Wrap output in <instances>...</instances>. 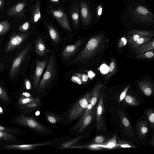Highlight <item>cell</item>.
Listing matches in <instances>:
<instances>
[{
    "label": "cell",
    "mask_w": 154,
    "mask_h": 154,
    "mask_svg": "<svg viewBox=\"0 0 154 154\" xmlns=\"http://www.w3.org/2000/svg\"><path fill=\"white\" fill-rule=\"evenodd\" d=\"M46 63V60L43 61L37 60L33 77L34 85L35 88L38 85L42 73Z\"/></svg>",
    "instance_id": "obj_11"
},
{
    "label": "cell",
    "mask_w": 154,
    "mask_h": 154,
    "mask_svg": "<svg viewBox=\"0 0 154 154\" xmlns=\"http://www.w3.org/2000/svg\"><path fill=\"white\" fill-rule=\"evenodd\" d=\"M11 26V23L8 21L4 20L0 22V35L7 32Z\"/></svg>",
    "instance_id": "obj_27"
},
{
    "label": "cell",
    "mask_w": 154,
    "mask_h": 154,
    "mask_svg": "<svg viewBox=\"0 0 154 154\" xmlns=\"http://www.w3.org/2000/svg\"><path fill=\"white\" fill-rule=\"evenodd\" d=\"M71 80L73 82L79 85H81L82 83L81 80L75 75L72 76Z\"/></svg>",
    "instance_id": "obj_44"
},
{
    "label": "cell",
    "mask_w": 154,
    "mask_h": 154,
    "mask_svg": "<svg viewBox=\"0 0 154 154\" xmlns=\"http://www.w3.org/2000/svg\"><path fill=\"white\" fill-rule=\"evenodd\" d=\"M144 53L138 54L136 57L140 59H149L153 57L154 56L153 49Z\"/></svg>",
    "instance_id": "obj_29"
},
{
    "label": "cell",
    "mask_w": 154,
    "mask_h": 154,
    "mask_svg": "<svg viewBox=\"0 0 154 154\" xmlns=\"http://www.w3.org/2000/svg\"><path fill=\"white\" fill-rule=\"evenodd\" d=\"M104 141L103 138L100 136H98L96 137L94 139L95 142L97 143H102Z\"/></svg>",
    "instance_id": "obj_45"
},
{
    "label": "cell",
    "mask_w": 154,
    "mask_h": 154,
    "mask_svg": "<svg viewBox=\"0 0 154 154\" xmlns=\"http://www.w3.org/2000/svg\"><path fill=\"white\" fill-rule=\"evenodd\" d=\"M3 112V111L2 108L0 106V114H2Z\"/></svg>",
    "instance_id": "obj_53"
},
{
    "label": "cell",
    "mask_w": 154,
    "mask_h": 154,
    "mask_svg": "<svg viewBox=\"0 0 154 154\" xmlns=\"http://www.w3.org/2000/svg\"><path fill=\"white\" fill-rule=\"evenodd\" d=\"M26 5L25 1L18 2L9 9L6 14L14 17H20L25 12L24 9Z\"/></svg>",
    "instance_id": "obj_10"
},
{
    "label": "cell",
    "mask_w": 154,
    "mask_h": 154,
    "mask_svg": "<svg viewBox=\"0 0 154 154\" xmlns=\"http://www.w3.org/2000/svg\"><path fill=\"white\" fill-rule=\"evenodd\" d=\"M80 13L83 23L85 25L89 24L91 20V14L88 6L84 2L80 3Z\"/></svg>",
    "instance_id": "obj_14"
},
{
    "label": "cell",
    "mask_w": 154,
    "mask_h": 154,
    "mask_svg": "<svg viewBox=\"0 0 154 154\" xmlns=\"http://www.w3.org/2000/svg\"><path fill=\"white\" fill-rule=\"evenodd\" d=\"M1 140L0 139V143L1 142Z\"/></svg>",
    "instance_id": "obj_54"
},
{
    "label": "cell",
    "mask_w": 154,
    "mask_h": 154,
    "mask_svg": "<svg viewBox=\"0 0 154 154\" xmlns=\"http://www.w3.org/2000/svg\"><path fill=\"white\" fill-rule=\"evenodd\" d=\"M95 115V110L93 109L83 119L78 132H81L90 124Z\"/></svg>",
    "instance_id": "obj_18"
},
{
    "label": "cell",
    "mask_w": 154,
    "mask_h": 154,
    "mask_svg": "<svg viewBox=\"0 0 154 154\" xmlns=\"http://www.w3.org/2000/svg\"><path fill=\"white\" fill-rule=\"evenodd\" d=\"M49 34L52 40L55 43H57L60 40V37L57 30L50 25H47Z\"/></svg>",
    "instance_id": "obj_22"
},
{
    "label": "cell",
    "mask_w": 154,
    "mask_h": 154,
    "mask_svg": "<svg viewBox=\"0 0 154 154\" xmlns=\"http://www.w3.org/2000/svg\"><path fill=\"white\" fill-rule=\"evenodd\" d=\"M82 43V41L79 40L73 45H68L66 46L62 53L63 58L67 59L70 58L76 52Z\"/></svg>",
    "instance_id": "obj_13"
},
{
    "label": "cell",
    "mask_w": 154,
    "mask_h": 154,
    "mask_svg": "<svg viewBox=\"0 0 154 154\" xmlns=\"http://www.w3.org/2000/svg\"><path fill=\"white\" fill-rule=\"evenodd\" d=\"M0 99L6 102H8L9 100L7 94L0 85Z\"/></svg>",
    "instance_id": "obj_35"
},
{
    "label": "cell",
    "mask_w": 154,
    "mask_h": 154,
    "mask_svg": "<svg viewBox=\"0 0 154 154\" xmlns=\"http://www.w3.org/2000/svg\"><path fill=\"white\" fill-rule=\"evenodd\" d=\"M55 72L54 59V56L51 55L49 59L46 70L37 86L39 90L44 89L49 84L53 79Z\"/></svg>",
    "instance_id": "obj_3"
},
{
    "label": "cell",
    "mask_w": 154,
    "mask_h": 154,
    "mask_svg": "<svg viewBox=\"0 0 154 154\" xmlns=\"http://www.w3.org/2000/svg\"><path fill=\"white\" fill-rule=\"evenodd\" d=\"M104 38L103 34L96 35L91 38L85 47L80 52L73 61L76 63L91 57L96 53Z\"/></svg>",
    "instance_id": "obj_1"
},
{
    "label": "cell",
    "mask_w": 154,
    "mask_h": 154,
    "mask_svg": "<svg viewBox=\"0 0 154 154\" xmlns=\"http://www.w3.org/2000/svg\"><path fill=\"white\" fill-rule=\"evenodd\" d=\"M35 51L37 54L40 56H43L45 53L46 46L40 37H38L36 39Z\"/></svg>",
    "instance_id": "obj_17"
},
{
    "label": "cell",
    "mask_w": 154,
    "mask_h": 154,
    "mask_svg": "<svg viewBox=\"0 0 154 154\" xmlns=\"http://www.w3.org/2000/svg\"><path fill=\"white\" fill-rule=\"evenodd\" d=\"M138 84L141 90L146 96H150L152 92V85L150 82L145 81H139Z\"/></svg>",
    "instance_id": "obj_16"
},
{
    "label": "cell",
    "mask_w": 154,
    "mask_h": 154,
    "mask_svg": "<svg viewBox=\"0 0 154 154\" xmlns=\"http://www.w3.org/2000/svg\"><path fill=\"white\" fill-rule=\"evenodd\" d=\"M150 41V37L143 36L139 38L136 42L132 44L131 45L133 48H137L141 45L149 42Z\"/></svg>",
    "instance_id": "obj_23"
},
{
    "label": "cell",
    "mask_w": 154,
    "mask_h": 154,
    "mask_svg": "<svg viewBox=\"0 0 154 154\" xmlns=\"http://www.w3.org/2000/svg\"><path fill=\"white\" fill-rule=\"evenodd\" d=\"M116 66L115 59H113L110 63L108 70V73L105 77V79L106 80L113 75L116 71Z\"/></svg>",
    "instance_id": "obj_26"
},
{
    "label": "cell",
    "mask_w": 154,
    "mask_h": 154,
    "mask_svg": "<svg viewBox=\"0 0 154 154\" xmlns=\"http://www.w3.org/2000/svg\"><path fill=\"white\" fill-rule=\"evenodd\" d=\"M99 97L96 111L97 128V130L98 131L104 129L105 126L104 120V108L103 104V94H101Z\"/></svg>",
    "instance_id": "obj_7"
},
{
    "label": "cell",
    "mask_w": 154,
    "mask_h": 154,
    "mask_svg": "<svg viewBox=\"0 0 154 154\" xmlns=\"http://www.w3.org/2000/svg\"><path fill=\"white\" fill-rule=\"evenodd\" d=\"M129 87L130 85L126 87L125 88V89L121 94L119 100V102H121L125 98L127 92L129 88Z\"/></svg>",
    "instance_id": "obj_42"
},
{
    "label": "cell",
    "mask_w": 154,
    "mask_h": 154,
    "mask_svg": "<svg viewBox=\"0 0 154 154\" xmlns=\"http://www.w3.org/2000/svg\"><path fill=\"white\" fill-rule=\"evenodd\" d=\"M136 18L143 23L150 25L154 23V17L152 13L145 7L141 6H137L132 11Z\"/></svg>",
    "instance_id": "obj_5"
},
{
    "label": "cell",
    "mask_w": 154,
    "mask_h": 154,
    "mask_svg": "<svg viewBox=\"0 0 154 154\" xmlns=\"http://www.w3.org/2000/svg\"><path fill=\"white\" fill-rule=\"evenodd\" d=\"M46 116L48 121L51 124H54L59 121L58 118L53 114H47Z\"/></svg>",
    "instance_id": "obj_37"
},
{
    "label": "cell",
    "mask_w": 154,
    "mask_h": 154,
    "mask_svg": "<svg viewBox=\"0 0 154 154\" xmlns=\"http://www.w3.org/2000/svg\"><path fill=\"white\" fill-rule=\"evenodd\" d=\"M124 98L125 102L130 105L136 106L139 104L136 99L131 95H126Z\"/></svg>",
    "instance_id": "obj_32"
},
{
    "label": "cell",
    "mask_w": 154,
    "mask_h": 154,
    "mask_svg": "<svg viewBox=\"0 0 154 154\" xmlns=\"http://www.w3.org/2000/svg\"><path fill=\"white\" fill-rule=\"evenodd\" d=\"M92 95L89 92L79 100L69 111L68 119L70 122L76 119L87 107Z\"/></svg>",
    "instance_id": "obj_2"
},
{
    "label": "cell",
    "mask_w": 154,
    "mask_h": 154,
    "mask_svg": "<svg viewBox=\"0 0 154 154\" xmlns=\"http://www.w3.org/2000/svg\"><path fill=\"white\" fill-rule=\"evenodd\" d=\"M49 143L48 142H45L32 144L7 145L3 146L5 148L7 149L27 150L31 149L37 146L47 145Z\"/></svg>",
    "instance_id": "obj_12"
},
{
    "label": "cell",
    "mask_w": 154,
    "mask_h": 154,
    "mask_svg": "<svg viewBox=\"0 0 154 154\" xmlns=\"http://www.w3.org/2000/svg\"><path fill=\"white\" fill-rule=\"evenodd\" d=\"M129 35L137 34L138 35L144 36H149L151 37L153 36L154 33L152 32L144 30L134 29L131 30L128 32Z\"/></svg>",
    "instance_id": "obj_24"
},
{
    "label": "cell",
    "mask_w": 154,
    "mask_h": 154,
    "mask_svg": "<svg viewBox=\"0 0 154 154\" xmlns=\"http://www.w3.org/2000/svg\"><path fill=\"white\" fill-rule=\"evenodd\" d=\"M21 96L23 97H32L30 93L26 92H24L21 94Z\"/></svg>",
    "instance_id": "obj_47"
},
{
    "label": "cell",
    "mask_w": 154,
    "mask_h": 154,
    "mask_svg": "<svg viewBox=\"0 0 154 154\" xmlns=\"http://www.w3.org/2000/svg\"><path fill=\"white\" fill-rule=\"evenodd\" d=\"M101 71L104 73L107 72H108L107 71L109 70V69H108V67L107 66L105 65H103L102 66L101 68Z\"/></svg>",
    "instance_id": "obj_49"
},
{
    "label": "cell",
    "mask_w": 154,
    "mask_h": 154,
    "mask_svg": "<svg viewBox=\"0 0 154 154\" xmlns=\"http://www.w3.org/2000/svg\"><path fill=\"white\" fill-rule=\"evenodd\" d=\"M40 101L39 98L37 97L35 98V100L33 102L26 105H23L20 106V108L22 109L35 108L38 106Z\"/></svg>",
    "instance_id": "obj_28"
},
{
    "label": "cell",
    "mask_w": 154,
    "mask_h": 154,
    "mask_svg": "<svg viewBox=\"0 0 154 154\" xmlns=\"http://www.w3.org/2000/svg\"><path fill=\"white\" fill-rule=\"evenodd\" d=\"M88 75L89 77L90 78L93 77L94 75V73L91 71L89 72Z\"/></svg>",
    "instance_id": "obj_51"
},
{
    "label": "cell",
    "mask_w": 154,
    "mask_h": 154,
    "mask_svg": "<svg viewBox=\"0 0 154 154\" xmlns=\"http://www.w3.org/2000/svg\"><path fill=\"white\" fill-rule=\"evenodd\" d=\"M83 137L82 136H79L72 140L63 143L61 145L60 147L62 148H69L81 139Z\"/></svg>",
    "instance_id": "obj_31"
},
{
    "label": "cell",
    "mask_w": 154,
    "mask_h": 154,
    "mask_svg": "<svg viewBox=\"0 0 154 154\" xmlns=\"http://www.w3.org/2000/svg\"><path fill=\"white\" fill-rule=\"evenodd\" d=\"M71 18L74 26L75 28H77L79 25V20L78 10H75L72 13L71 15Z\"/></svg>",
    "instance_id": "obj_30"
},
{
    "label": "cell",
    "mask_w": 154,
    "mask_h": 154,
    "mask_svg": "<svg viewBox=\"0 0 154 154\" xmlns=\"http://www.w3.org/2000/svg\"><path fill=\"white\" fill-rule=\"evenodd\" d=\"M0 139L8 142L16 140V137L12 134L7 132L1 131H0Z\"/></svg>",
    "instance_id": "obj_25"
},
{
    "label": "cell",
    "mask_w": 154,
    "mask_h": 154,
    "mask_svg": "<svg viewBox=\"0 0 154 154\" xmlns=\"http://www.w3.org/2000/svg\"><path fill=\"white\" fill-rule=\"evenodd\" d=\"M51 11L54 17L62 26L68 31L71 30L67 16L60 8H59L57 10L52 9Z\"/></svg>",
    "instance_id": "obj_8"
},
{
    "label": "cell",
    "mask_w": 154,
    "mask_h": 154,
    "mask_svg": "<svg viewBox=\"0 0 154 154\" xmlns=\"http://www.w3.org/2000/svg\"><path fill=\"white\" fill-rule=\"evenodd\" d=\"M51 2L54 3H58L59 2V0H49Z\"/></svg>",
    "instance_id": "obj_52"
},
{
    "label": "cell",
    "mask_w": 154,
    "mask_h": 154,
    "mask_svg": "<svg viewBox=\"0 0 154 154\" xmlns=\"http://www.w3.org/2000/svg\"><path fill=\"white\" fill-rule=\"evenodd\" d=\"M127 40L126 38L123 37L119 40L118 44V47L121 48L125 45L127 43Z\"/></svg>",
    "instance_id": "obj_41"
},
{
    "label": "cell",
    "mask_w": 154,
    "mask_h": 154,
    "mask_svg": "<svg viewBox=\"0 0 154 154\" xmlns=\"http://www.w3.org/2000/svg\"><path fill=\"white\" fill-rule=\"evenodd\" d=\"M4 4L5 2L3 0H0V9L3 8Z\"/></svg>",
    "instance_id": "obj_50"
},
{
    "label": "cell",
    "mask_w": 154,
    "mask_h": 154,
    "mask_svg": "<svg viewBox=\"0 0 154 154\" xmlns=\"http://www.w3.org/2000/svg\"><path fill=\"white\" fill-rule=\"evenodd\" d=\"M147 116L150 122L152 125L154 123V113L153 111H150L147 112Z\"/></svg>",
    "instance_id": "obj_40"
},
{
    "label": "cell",
    "mask_w": 154,
    "mask_h": 154,
    "mask_svg": "<svg viewBox=\"0 0 154 154\" xmlns=\"http://www.w3.org/2000/svg\"><path fill=\"white\" fill-rule=\"evenodd\" d=\"M32 19L34 23H35L41 19L40 3L38 2L35 5L32 12Z\"/></svg>",
    "instance_id": "obj_21"
},
{
    "label": "cell",
    "mask_w": 154,
    "mask_h": 154,
    "mask_svg": "<svg viewBox=\"0 0 154 154\" xmlns=\"http://www.w3.org/2000/svg\"><path fill=\"white\" fill-rule=\"evenodd\" d=\"M122 121L123 125L126 128L129 127L130 126V122L128 119L124 116H122Z\"/></svg>",
    "instance_id": "obj_43"
},
{
    "label": "cell",
    "mask_w": 154,
    "mask_h": 154,
    "mask_svg": "<svg viewBox=\"0 0 154 154\" xmlns=\"http://www.w3.org/2000/svg\"><path fill=\"white\" fill-rule=\"evenodd\" d=\"M102 6L101 5H99L97 8V13L98 17H100L101 16L102 14Z\"/></svg>",
    "instance_id": "obj_48"
},
{
    "label": "cell",
    "mask_w": 154,
    "mask_h": 154,
    "mask_svg": "<svg viewBox=\"0 0 154 154\" xmlns=\"http://www.w3.org/2000/svg\"><path fill=\"white\" fill-rule=\"evenodd\" d=\"M18 124L27 127L40 133H46L48 130L46 127L38 122L32 118L20 116L15 119Z\"/></svg>",
    "instance_id": "obj_4"
},
{
    "label": "cell",
    "mask_w": 154,
    "mask_h": 154,
    "mask_svg": "<svg viewBox=\"0 0 154 154\" xmlns=\"http://www.w3.org/2000/svg\"><path fill=\"white\" fill-rule=\"evenodd\" d=\"M31 45V43L28 44L21 51L14 60L10 71V78H13L17 72L22 63L29 51Z\"/></svg>",
    "instance_id": "obj_6"
},
{
    "label": "cell",
    "mask_w": 154,
    "mask_h": 154,
    "mask_svg": "<svg viewBox=\"0 0 154 154\" xmlns=\"http://www.w3.org/2000/svg\"><path fill=\"white\" fill-rule=\"evenodd\" d=\"M0 131H6L9 133H11L14 134H17L18 132V131L14 128L1 126L0 125Z\"/></svg>",
    "instance_id": "obj_34"
},
{
    "label": "cell",
    "mask_w": 154,
    "mask_h": 154,
    "mask_svg": "<svg viewBox=\"0 0 154 154\" xmlns=\"http://www.w3.org/2000/svg\"><path fill=\"white\" fill-rule=\"evenodd\" d=\"M25 85L26 88L28 90H30L31 88V85L29 81L26 79L25 81Z\"/></svg>",
    "instance_id": "obj_46"
},
{
    "label": "cell",
    "mask_w": 154,
    "mask_h": 154,
    "mask_svg": "<svg viewBox=\"0 0 154 154\" xmlns=\"http://www.w3.org/2000/svg\"><path fill=\"white\" fill-rule=\"evenodd\" d=\"M35 98L20 97L18 99V103L20 105H24L33 102Z\"/></svg>",
    "instance_id": "obj_33"
},
{
    "label": "cell",
    "mask_w": 154,
    "mask_h": 154,
    "mask_svg": "<svg viewBox=\"0 0 154 154\" xmlns=\"http://www.w3.org/2000/svg\"><path fill=\"white\" fill-rule=\"evenodd\" d=\"M82 81V83L87 82L88 79V76L85 74L77 73L75 74Z\"/></svg>",
    "instance_id": "obj_39"
},
{
    "label": "cell",
    "mask_w": 154,
    "mask_h": 154,
    "mask_svg": "<svg viewBox=\"0 0 154 154\" xmlns=\"http://www.w3.org/2000/svg\"><path fill=\"white\" fill-rule=\"evenodd\" d=\"M132 35V36H128V42L130 45L136 42L139 38L143 36H142L137 34H134Z\"/></svg>",
    "instance_id": "obj_36"
},
{
    "label": "cell",
    "mask_w": 154,
    "mask_h": 154,
    "mask_svg": "<svg viewBox=\"0 0 154 154\" xmlns=\"http://www.w3.org/2000/svg\"><path fill=\"white\" fill-rule=\"evenodd\" d=\"M29 33L16 34L13 35L10 40L5 51L8 52L20 45L29 35Z\"/></svg>",
    "instance_id": "obj_9"
},
{
    "label": "cell",
    "mask_w": 154,
    "mask_h": 154,
    "mask_svg": "<svg viewBox=\"0 0 154 154\" xmlns=\"http://www.w3.org/2000/svg\"><path fill=\"white\" fill-rule=\"evenodd\" d=\"M30 26V22L27 21L20 26L18 28V30L20 31L25 32L27 31Z\"/></svg>",
    "instance_id": "obj_38"
},
{
    "label": "cell",
    "mask_w": 154,
    "mask_h": 154,
    "mask_svg": "<svg viewBox=\"0 0 154 154\" xmlns=\"http://www.w3.org/2000/svg\"><path fill=\"white\" fill-rule=\"evenodd\" d=\"M154 49V41L153 40L137 48L135 52L136 54H139Z\"/></svg>",
    "instance_id": "obj_20"
},
{
    "label": "cell",
    "mask_w": 154,
    "mask_h": 154,
    "mask_svg": "<svg viewBox=\"0 0 154 154\" xmlns=\"http://www.w3.org/2000/svg\"><path fill=\"white\" fill-rule=\"evenodd\" d=\"M137 131L140 139H142L145 137L148 131V128L146 122H139L137 126Z\"/></svg>",
    "instance_id": "obj_19"
},
{
    "label": "cell",
    "mask_w": 154,
    "mask_h": 154,
    "mask_svg": "<svg viewBox=\"0 0 154 154\" xmlns=\"http://www.w3.org/2000/svg\"><path fill=\"white\" fill-rule=\"evenodd\" d=\"M103 87V84L98 83L95 86L92 92V95L89 101L93 108L97 102L101 91Z\"/></svg>",
    "instance_id": "obj_15"
}]
</instances>
